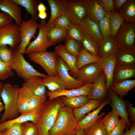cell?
<instances>
[{"label":"cell","instance_id":"7bdbcfd3","mask_svg":"<svg viewBox=\"0 0 135 135\" xmlns=\"http://www.w3.org/2000/svg\"><path fill=\"white\" fill-rule=\"evenodd\" d=\"M103 38L111 36L110 14L106 12L104 17L98 23Z\"/></svg>","mask_w":135,"mask_h":135},{"label":"cell","instance_id":"4316f807","mask_svg":"<svg viewBox=\"0 0 135 135\" xmlns=\"http://www.w3.org/2000/svg\"><path fill=\"white\" fill-rule=\"evenodd\" d=\"M42 82L50 92H55L66 89L65 82L59 75L55 76L46 75L42 78Z\"/></svg>","mask_w":135,"mask_h":135},{"label":"cell","instance_id":"30bf717a","mask_svg":"<svg viewBox=\"0 0 135 135\" xmlns=\"http://www.w3.org/2000/svg\"><path fill=\"white\" fill-rule=\"evenodd\" d=\"M66 14L72 22L79 23L88 16L84 0H66Z\"/></svg>","mask_w":135,"mask_h":135},{"label":"cell","instance_id":"6da1fadb","mask_svg":"<svg viewBox=\"0 0 135 135\" xmlns=\"http://www.w3.org/2000/svg\"><path fill=\"white\" fill-rule=\"evenodd\" d=\"M64 105L61 97L48 99L44 102L36 124L38 135H49L59 111Z\"/></svg>","mask_w":135,"mask_h":135},{"label":"cell","instance_id":"680465c9","mask_svg":"<svg viewBox=\"0 0 135 135\" xmlns=\"http://www.w3.org/2000/svg\"><path fill=\"white\" fill-rule=\"evenodd\" d=\"M38 17L42 20H44L47 17V14L46 12H38Z\"/></svg>","mask_w":135,"mask_h":135},{"label":"cell","instance_id":"8fae6325","mask_svg":"<svg viewBox=\"0 0 135 135\" xmlns=\"http://www.w3.org/2000/svg\"><path fill=\"white\" fill-rule=\"evenodd\" d=\"M57 69L58 75L65 82L67 89L78 88L86 84L72 76L69 67L60 57L58 59Z\"/></svg>","mask_w":135,"mask_h":135},{"label":"cell","instance_id":"b9f144b4","mask_svg":"<svg viewBox=\"0 0 135 135\" xmlns=\"http://www.w3.org/2000/svg\"><path fill=\"white\" fill-rule=\"evenodd\" d=\"M85 33L78 24L72 23L67 30V37L82 43Z\"/></svg>","mask_w":135,"mask_h":135},{"label":"cell","instance_id":"603a6c76","mask_svg":"<svg viewBox=\"0 0 135 135\" xmlns=\"http://www.w3.org/2000/svg\"><path fill=\"white\" fill-rule=\"evenodd\" d=\"M88 16L98 23L105 16L106 12L98 0H84Z\"/></svg>","mask_w":135,"mask_h":135},{"label":"cell","instance_id":"7402d4cb","mask_svg":"<svg viewBox=\"0 0 135 135\" xmlns=\"http://www.w3.org/2000/svg\"><path fill=\"white\" fill-rule=\"evenodd\" d=\"M101 64L106 76V88L108 91L113 83L114 72L116 64L115 55L102 58Z\"/></svg>","mask_w":135,"mask_h":135},{"label":"cell","instance_id":"ba28073f","mask_svg":"<svg viewBox=\"0 0 135 135\" xmlns=\"http://www.w3.org/2000/svg\"><path fill=\"white\" fill-rule=\"evenodd\" d=\"M20 41L19 26L15 23L12 22L0 27V46L8 45L13 50Z\"/></svg>","mask_w":135,"mask_h":135},{"label":"cell","instance_id":"d4e9b609","mask_svg":"<svg viewBox=\"0 0 135 135\" xmlns=\"http://www.w3.org/2000/svg\"><path fill=\"white\" fill-rule=\"evenodd\" d=\"M135 76V65H116L114 72L113 84L130 79Z\"/></svg>","mask_w":135,"mask_h":135},{"label":"cell","instance_id":"4fadbf2b","mask_svg":"<svg viewBox=\"0 0 135 135\" xmlns=\"http://www.w3.org/2000/svg\"><path fill=\"white\" fill-rule=\"evenodd\" d=\"M108 91L112 110L120 117L125 122L127 126L130 128L132 124L129 120L128 113L126 109V102L112 91L110 90Z\"/></svg>","mask_w":135,"mask_h":135},{"label":"cell","instance_id":"484cf974","mask_svg":"<svg viewBox=\"0 0 135 135\" xmlns=\"http://www.w3.org/2000/svg\"><path fill=\"white\" fill-rule=\"evenodd\" d=\"M33 95L29 89L23 84L21 87L19 88L17 104L18 111L20 115L24 114L27 110Z\"/></svg>","mask_w":135,"mask_h":135},{"label":"cell","instance_id":"277c9868","mask_svg":"<svg viewBox=\"0 0 135 135\" xmlns=\"http://www.w3.org/2000/svg\"><path fill=\"white\" fill-rule=\"evenodd\" d=\"M14 58L10 66L14 70L17 76L22 78L24 82L30 78L36 76L43 78L46 74L36 70L24 58L23 54L13 50Z\"/></svg>","mask_w":135,"mask_h":135},{"label":"cell","instance_id":"94428289","mask_svg":"<svg viewBox=\"0 0 135 135\" xmlns=\"http://www.w3.org/2000/svg\"><path fill=\"white\" fill-rule=\"evenodd\" d=\"M1 98H0V113L4 109V106L3 103L1 101Z\"/></svg>","mask_w":135,"mask_h":135},{"label":"cell","instance_id":"3957f363","mask_svg":"<svg viewBox=\"0 0 135 135\" xmlns=\"http://www.w3.org/2000/svg\"><path fill=\"white\" fill-rule=\"evenodd\" d=\"M78 122L72 108L64 105L59 111L49 135H66L75 133Z\"/></svg>","mask_w":135,"mask_h":135},{"label":"cell","instance_id":"681fc988","mask_svg":"<svg viewBox=\"0 0 135 135\" xmlns=\"http://www.w3.org/2000/svg\"><path fill=\"white\" fill-rule=\"evenodd\" d=\"M22 124H16L10 128L0 131V135H22Z\"/></svg>","mask_w":135,"mask_h":135},{"label":"cell","instance_id":"f907efd6","mask_svg":"<svg viewBox=\"0 0 135 135\" xmlns=\"http://www.w3.org/2000/svg\"><path fill=\"white\" fill-rule=\"evenodd\" d=\"M127 126L124 121L120 119L117 124L108 135H122Z\"/></svg>","mask_w":135,"mask_h":135},{"label":"cell","instance_id":"91938a15","mask_svg":"<svg viewBox=\"0 0 135 135\" xmlns=\"http://www.w3.org/2000/svg\"><path fill=\"white\" fill-rule=\"evenodd\" d=\"M75 135H84V130L82 129H78L76 131Z\"/></svg>","mask_w":135,"mask_h":135},{"label":"cell","instance_id":"5bb4252c","mask_svg":"<svg viewBox=\"0 0 135 135\" xmlns=\"http://www.w3.org/2000/svg\"><path fill=\"white\" fill-rule=\"evenodd\" d=\"M93 84L87 83L78 88L65 89L55 92L46 91V95L48 99L64 96L71 97L76 96L86 95L88 96L92 90Z\"/></svg>","mask_w":135,"mask_h":135},{"label":"cell","instance_id":"816d5d0a","mask_svg":"<svg viewBox=\"0 0 135 135\" xmlns=\"http://www.w3.org/2000/svg\"><path fill=\"white\" fill-rule=\"evenodd\" d=\"M106 12L110 14L116 11L113 0H98Z\"/></svg>","mask_w":135,"mask_h":135},{"label":"cell","instance_id":"be15d7a7","mask_svg":"<svg viewBox=\"0 0 135 135\" xmlns=\"http://www.w3.org/2000/svg\"><path fill=\"white\" fill-rule=\"evenodd\" d=\"M75 133L69 134H66V135H75Z\"/></svg>","mask_w":135,"mask_h":135},{"label":"cell","instance_id":"2e32d148","mask_svg":"<svg viewBox=\"0 0 135 135\" xmlns=\"http://www.w3.org/2000/svg\"><path fill=\"white\" fill-rule=\"evenodd\" d=\"M110 98H106L98 108L86 115L78 122L77 129L84 130L92 125L99 118L102 117L105 114V113L99 114L106 105L110 103Z\"/></svg>","mask_w":135,"mask_h":135},{"label":"cell","instance_id":"ffe728a7","mask_svg":"<svg viewBox=\"0 0 135 135\" xmlns=\"http://www.w3.org/2000/svg\"><path fill=\"white\" fill-rule=\"evenodd\" d=\"M50 10V17L46 23L48 30L53 26L55 19L60 15L66 14L67 8L66 0H47Z\"/></svg>","mask_w":135,"mask_h":135},{"label":"cell","instance_id":"e575fe53","mask_svg":"<svg viewBox=\"0 0 135 135\" xmlns=\"http://www.w3.org/2000/svg\"><path fill=\"white\" fill-rule=\"evenodd\" d=\"M64 106L72 109L79 108L86 103L90 99L88 96L81 95L71 97H60Z\"/></svg>","mask_w":135,"mask_h":135},{"label":"cell","instance_id":"74e56055","mask_svg":"<svg viewBox=\"0 0 135 135\" xmlns=\"http://www.w3.org/2000/svg\"><path fill=\"white\" fill-rule=\"evenodd\" d=\"M82 44L83 48L87 51L96 56L100 57L98 44L93 38L86 33Z\"/></svg>","mask_w":135,"mask_h":135},{"label":"cell","instance_id":"f6af8a7d","mask_svg":"<svg viewBox=\"0 0 135 135\" xmlns=\"http://www.w3.org/2000/svg\"><path fill=\"white\" fill-rule=\"evenodd\" d=\"M13 50L8 48L7 46H0V59L10 66L13 60Z\"/></svg>","mask_w":135,"mask_h":135},{"label":"cell","instance_id":"8992f818","mask_svg":"<svg viewBox=\"0 0 135 135\" xmlns=\"http://www.w3.org/2000/svg\"><path fill=\"white\" fill-rule=\"evenodd\" d=\"M114 39L119 49L135 48V23L124 22Z\"/></svg>","mask_w":135,"mask_h":135},{"label":"cell","instance_id":"9c48e42d","mask_svg":"<svg viewBox=\"0 0 135 135\" xmlns=\"http://www.w3.org/2000/svg\"><path fill=\"white\" fill-rule=\"evenodd\" d=\"M46 21L41 20L39 24L38 34L35 39L30 43L26 49L24 54H28L46 50L50 46L55 45L48 40L47 34L48 30Z\"/></svg>","mask_w":135,"mask_h":135},{"label":"cell","instance_id":"f5cc1de1","mask_svg":"<svg viewBox=\"0 0 135 135\" xmlns=\"http://www.w3.org/2000/svg\"><path fill=\"white\" fill-rule=\"evenodd\" d=\"M14 19L7 14L0 11V27L12 22Z\"/></svg>","mask_w":135,"mask_h":135},{"label":"cell","instance_id":"6125c7cd","mask_svg":"<svg viewBox=\"0 0 135 135\" xmlns=\"http://www.w3.org/2000/svg\"><path fill=\"white\" fill-rule=\"evenodd\" d=\"M3 84L2 82H0V98H1L0 96H1V94L2 91V86Z\"/></svg>","mask_w":135,"mask_h":135},{"label":"cell","instance_id":"cb8c5ba5","mask_svg":"<svg viewBox=\"0 0 135 135\" xmlns=\"http://www.w3.org/2000/svg\"><path fill=\"white\" fill-rule=\"evenodd\" d=\"M42 78L40 76H34L25 82L23 84L28 87L33 95L46 101L47 97L46 87L42 82Z\"/></svg>","mask_w":135,"mask_h":135},{"label":"cell","instance_id":"52a82bcc","mask_svg":"<svg viewBox=\"0 0 135 135\" xmlns=\"http://www.w3.org/2000/svg\"><path fill=\"white\" fill-rule=\"evenodd\" d=\"M37 20L32 17L27 20H22L19 26L21 41L17 47V50L19 53L24 54L30 43L32 38L36 34L39 24Z\"/></svg>","mask_w":135,"mask_h":135},{"label":"cell","instance_id":"9f6ffc18","mask_svg":"<svg viewBox=\"0 0 135 135\" xmlns=\"http://www.w3.org/2000/svg\"><path fill=\"white\" fill-rule=\"evenodd\" d=\"M122 135H135V123L133 122L129 130H126Z\"/></svg>","mask_w":135,"mask_h":135},{"label":"cell","instance_id":"83f0119b","mask_svg":"<svg viewBox=\"0 0 135 135\" xmlns=\"http://www.w3.org/2000/svg\"><path fill=\"white\" fill-rule=\"evenodd\" d=\"M116 65H135V48L119 49L115 54Z\"/></svg>","mask_w":135,"mask_h":135},{"label":"cell","instance_id":"d6986e66","mask_svg":"<svg viewBox=\"0 0 135 135\" xmlns=\"http://www.w3.org/2000/svg\"><path fill=\"white\" fill-rule=\"evenodd\" d=\"M41 110L21 115L12 120L0 123V131L8 128L15 124H22L27 122H31L36 124L38 121Z\"/></svg>","mask_w":135,"mask_h":135},{"label":"cell","instance_id":"6f0895ef","mask_svg":"<svg viewBox=\"0 0 135 135\" xmlns=\"http://www.w3.org/2000/svg\"><path fill=\"white\" fill-rule=\"evenodd\" d=\"M46 8L44 4L40 1L37 7L38 12H46Z\"/></svg>","mask_w":135,"mask_h":135},{"label":"cell","instance_id":"f546056e","mask_svg":"<svg viewBox=\"0 0 135 135\" xmlns=\"http://www.w3.org/2000/svg\"><path fill=\"white\" fill-rule=\"evenodd\" d=\"M135 87V80L129 79L113 84L109 90L122 99Z\"/></svg>","mask_w":135,"mask_h":135},{"label":"cell","instance_id":"4dcf8cb0","mask_svg":"<svg viewBox=\"0 0 135 135\" xmlns=\"http://www.w3.org/2000/svg\"><path fill=\"white\" fill-rule=\"evenodd\" d=\"M102 102V101L99 100L90 99L82 106L73 110L77 122L82 119L87 114L98 108Z\"/></svg>","mask_w":135,"mask_h":135},{"label":"cell","instance_id":"d590c367","mask_svg":"<svg viewBox=\"0 0 135 135\" xmlns=\"http://www.w3.org/2000/svg\"><path fill=\"white\" fill-rule=\"evenodd\" d=\"M16 4L25 8L32 17L37 20V7L40 0H12Z\"/></svg>","mask_w":135,"mask_h":135},{"label":"cell","instance_id":"d6a6232c","mask_svg":"<svg viewBox=\"0 0 135 135\" xmlns=\"http://www.w3.org/2000/svg\"><path fill=\"white\" fill-rule=\"evenodd\" d=\"M125 22L135 23V0H127L118 11Z\"/></svg>","mask_w":135,"mask_h":135},{"label":"cell","instance_id":"f1b7e54d","mask_svg":"<svg viewBox=\"0 0 135 135\" xmlns=\"http://www.w3.org/2000/svg\"><path fill=\"white\" fill-rule=\"evenodd\" d=\"M118 49L113 36L111 35L108 37L103 38L102 43L99 47L100 57L104 58L115 55Z\"/></svg>","mask_w":135,"mask_h":135},{"label":"cell","instance_id":"bcb514c9","mask_svg":"<svg viewBox=\"0 0 135 135\" xmlns=\"http://www.w3.org/2000/svg\"><path fill=\"white\" fill-rule=\"evenodd\" d=\"M72 23L66 14H64L60 15L55 19L53 26L67 30L70 26Z\"/></svg>","mask_w":135,"mask_h":135},{"label":"cell","instance_id":"11a10c76","mask_svg":"<svg viewBox=\"0 0 135 135\" xmlns=\"http://www.w3.org/2000/svg\"><path fill=\"white\" fill-rule=\"evenodd\" d=\"M127 0H113L116 11H118Z\"/></svg>","mask_w":135,"mask_h":135},{"label":"cell","instance_id":"db71d44e","mask_svg":"<svg viewBox=\"0 0 135 135\" xmlns=\"http://www.w3.org/2000/svg\"><path fill=\"white\" fill-rule=\"evenodd\" d=\"M128 111L129 113L130 117L128 118L130 122H135V108L132 104L128 101L126 102Z\"/></svg>","mask_w":135,"mask_h":135},{"label":"cell","instance_id":"ee69618b","mask_svg":"<svg viewBox=\"0 0 135 135\" xmlns=\"http://www.w3.org/2000/svg\"><path fill=\"white\" fill-rule=\"evenodd\" d=\"M46 101L41 98L33 95L30 98L27 110L23 114L41 110Z\"/></svg>","mask_w":135,"mask_h":135},{"label":"cell","instance_id":"ab89813d","mask_svg":"<svg viewBox=\"0 0 135 135\" xmlns=\"http://www.w3.org/2000/svg\"><path fill=\"white\" fill-rule=\"evenodd\" d=\"M102 118H99L91 126L84 129V135H108L102 124Z\"/></svg>","mask_w":135,"mask_h":135},{"label":"cell","instance_id":"7a4b0ae2","mask_svg":"<svg viewBox=\"0 0 135 135\" xmlns=\"http://www.w3.org/2000/svg\"><path fill=\"white\" fill-rule=\"evenodd\" d=\"M19 87L9 83L3 84L0 97L4 106V111L0 123L15 118L18 116L17 100Z\"/></svg>","mask_w":135,"mask_h":135},{"label":"cell","instance_id":"60d3db41","mask_svg":"<svg viewBox=\"0 0 135 135\" xmlns=\"http://www.w3.org/2000/svg\"><path fill=\"white\" fill-rule=\"evenodd\" d=\"M65 40L64 46L66 50L72 55L77 57L82 48V43L68 37Z\"/></svg>","mask_w":135,"mask_h":135},{"label":"cell","instance_id":"1f68e13d","mask_svg":"<svg viewBox=\"0 0 135 135\" xmlns=\"http://www.w3.org/2000/svg\"><path fill=\"white\" fill-rule=\"evenodd\" d=\"M102 58L96 56L82 48L77 57L76 66L78 70L88 64L94 63H101Z\"/></svg>","mask_w":135,"mask_h":135},{"label":"cell","instance_id":"ac0fdd59","mask_svg":"<svg viewBox=\"0 0 135 135\" xmlns=\"http://www.w3.org/2000/svg\"><path fill=\"white\" fill-rule=\"evenodd\" d=\"M0 10L11 17L18 26L22 20L20 6L12 0H0Z\"/></svg>","mask_w":135,"mask_h":135},{"label":"cell","instance_id":"9a60e30c","mask_svg":"<svg viewBox=\"0 0 135 135\" xmlns=\"http://www.w3.org/2000/svg\"><path fill=\"white\" fill-rule=\"evenodd\" d=\"M54 50L55 52L69 67L70 74L76 78L79 71L76 66L77 57L73 56L68 52L64 45L62 44L56 46Z\"/></svg>","mask_w":135,"mask_h":135},{"label":"cell","instance_id":"5b68a950","mask_svg":"<svg viewBox=\"0 0 135 135\" xmlns=\"http://www.w3.org/2000/svg\"><path fill=\"white\" fill-rule=\"evenodd\" d=\"M58 56L54 52L47 50L28 54L30 60L42 67L47 75L52 76L58 75L57 69Z\"/></svg>","mask_w":135,"mask_h":135},{"label":"cell","instance_id":"8d00e7d4","mask_svg":"<svg viewBox=\"0 0 135 135\" xmlns=\"http://www.w3.org/2000/svg\"><path fill=\"white\" fill-rule=\"evenodd\" d=\"M119 116L112 110L102 119L103 126L108 135L118 122Z\"/></svg>","mask_w":135,"mask_h":135},{"label":"cell","instance_id":"7dc6e473","mask_svg":"<svg viewBox=\"0 0 135 135\" xmlns=\"http://www.w3.org/2000/svg\"><path fill=\"white\" fill-rule=\"evenodd\" d=\"M36 124L27 122L22 124V135H38Z\"/></svg>","mask_w":135,"mask_h":135},{"label":"cell","instance_id":"7c38bea8","mask_svg":"<svg viewBox=\"0 0 135 135\" xmlns=\"http://www.w3.org/2000/svg\"><path fill=\"white\" fill-rule=\"evenodd\" d=\"M103 72L101 63H92L79 70L76 79L86 84H93Z\"/></svg>","mask_w":135,"mask_h":135},{"label":"cell","instance_id":"836d02e7","mask_svg":"<svg viewBox=\"0 0 135 135\" xmlns=\"http://www.w3.org/2000/svg\"><path fill=\"white\" fill-rule=\"evenodd\" d=\"M67 36V30L53 26L48 31L47 36L50 42L56 44L65 40Z\"/></svg>","mask_w":135,"mask_h":135},{"label":"cell","instance_id":"f35d334b","mask_svg":"<svg viewBox=\"0 0 135 135\" xmlns=\"http://www.w3.org/2000/svg\"><path fill=\"white\" fill-rule=\"evenodd\" d=\"M111 34L114 37L124 20L121 14L116 11L110 14Z\"/></svg>","mask_w":135,"mask_h":135},{"label":"cell","instance_id":"44dd1931","mask_svg":"<svg viewBox=\"0 0 135 135\" xmlns=\"http://www.w3.org/2000/svg\"><path fill=\"white\" fill-rule=\"evenodd\" d=\"M106 82V76L103 72L93 84L91 91L88 96L90 100L102 101L106 98L107 91Z\"/></svg>","mask_w":135,"mask_h":135},{"label":"cell","instance_id":"c3c4849f","mask_svg":"<svg viewBox=\"0 0 135 135\" xmlns=\"http://www.w3.org/2000/svg\"><path fill=\"white\" fill-rule=\"evenodd\" d=\"M13 75V73L10 66L0 59V81Z\"/></svg>","mask_w":135,"mask_h":135},{"label":"cell","instance_id":"e0dca14e","mask_svg":"<svg viewBox=\"0 0 135 135\" xmlns=\"http://www.w3.org/2000/svg\"><path fill=\"white\" fill-rule=\"evenodd\" d=\"M84 32L93 38L97 42L99 47L103 41L98 23L94 21L88 16L78 24Z\"/></svg>","mask_w":135,"mask_h":135}]
</instances>
